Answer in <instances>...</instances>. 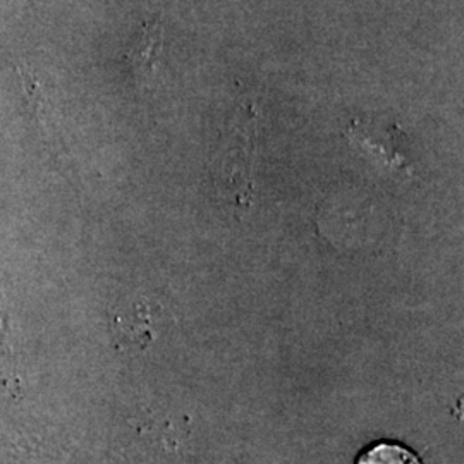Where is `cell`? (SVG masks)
<instances>
[{"label": "cell", "instance_id": "cell-2", "mask_svg": "<svg viewBox=\"0 0 464 464\" xmlns=\"http://www.w3.org/2000/svg\"><path fill=\"white\" fill-rule=\"evenodd\" d=\"M356 464H423L411 449L398 444L381 440L366 448L360 456Z\"/></svg>", "mask_w": 464, "mask_h": 464}, {"label": "cell", "instance_id": "cell-1", "mask_svg": "<svg viewBox=\"0 0 464 464\" xmlns=\"http://www.w3.org/2000/svg\"><path fill=\"white\" fill-rule=\"evenodd\" d=\"M164 50V28L159 19L147 21L136 36L133 45L128 50L126 63L133 72L134 82L141 90L153 88L159 63Z\"/></svg>", "mask_w": 464, "mask_h": 464}]
</instances>
